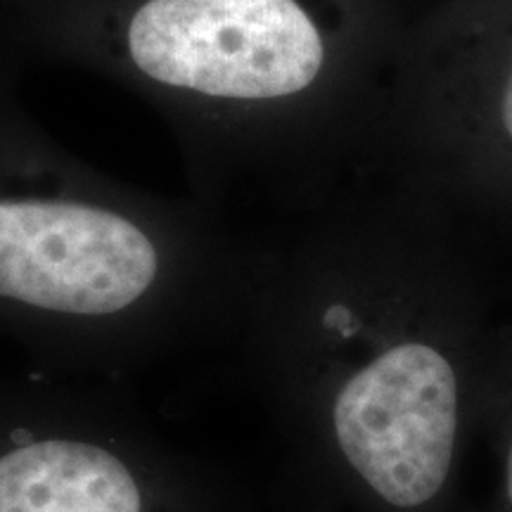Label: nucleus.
I'll return each mask as SVG.
<instances>
[{
  "label": "nucleus",
  "mask_w": 512,
  "mask_h": 512,
  "mask_svg": "<svg viewBox=\"0 0 512 512\" xmlns=\"http://www.w3.org/2000/svg\"><path fill=\"white\" fill-rule=\"evenodd\" d=\"M413 17L408 0H0V41L136 95L190 197L264 228L368 176Z\"/></svg>",
  "instance_id": "nucleus-2"
},
{
  "label": "nucleus",
  "mask_w": 512,
  "mask_h": 512,
  "mask_svg": "<svg viewBox=\"0 0 512 512\" xmlns=\"http://www.w3.org/2000/svg\"><path fill=\"white\" fill-rule=\"evenodd\" d=\"M0 512H256V494L128 384L17 363L0 368Z\"/></svg>",
  "instance_id": "nucleus-4"
},
{
  "label": "nucleus",
  "mask_w": 512,
  "mask_h": 512,
  "mask_svg": "<svg viewBox=\"0 0 512 512\" xmlns=\"http://www.w3.org/2000/svg\"><path fill=\"white\" fill-rule=\"evenodd\" d=\"M486 427H494L498 465H501L491 512H512V387H494Z\"/></svg>",
  "instance_id": "nucleus-6"
},
{
  "label": "nucleus",
  "mask_w": 512,
  "mask_h": 512,
  "mask_svg": "<svg viewBox=\"0 0 512 512\" xmlns=\"http://www.w3.org/2000/svg\"><path fill=\"white\" fill-rule=\"evenodd\" d=\"M366 178L512 245V0L415 12Z\"/></svg>",
  "instance_id": "nucleus-5"
},
{
  "label": "nucleus",
  "mask_w": 512,
  "mask_h": 512,
  "mask_svg": "<svg viewBox=\"0 0 512 512\" xmlns=\"http://www.w3.org/2000/svg\"><path fill=\"white\" fill-rule=\"evenodd\" d=\"M494 387H512V290H510L508 311H505V320L501 328V337H498Z\"/></svg>",
  "instance_id": "nucleus-7"
},
{
  "label": "nucleus",
  "mask_w": 512,
  "mask_h": 512,
  "mask_svg": "<svg viewBox=\"0 0 512 512\" xmlns=\"http://www.w3.org/2000/svg\"><path fill=\"white\" fill-rule=\"evenodd\" d=\"M24 64L0 41V344L24 366L128 387L228 358L259 230L83 162L24 105Z\"/></svg>",
  "instance_id": "nucleus-3"
},
{
  "label": "nucleus",
  "mask_w": 512,
  "mask_h": 512,
  "mask_svg": "<svg viewBox=\"0 0 512 512\" xmlns=\"http://www.w3.org/2000/svg\"><path fill=\"white\" fill-rule=\"evenodd\" d=\"M256 230L228 361L287 479L337 512H453L494 392L508 242L380 178Z\"/></svg>",
  "instance_id": "nucleus-1"
}]
</instances>
